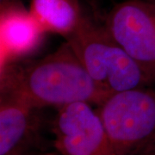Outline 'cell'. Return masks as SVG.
Here are the masks:
<instances>
[{"instance_id": "1", "label": "cell", "mask_w": 155, "mask_h": 155, "mask_svg": "<svg viewBox=\"0 0 155 155\" xmlns=\"http://www.w3.org/2000/svg\"><path fill=\"white\" fill-rule=\"evenodd\" d=\"M0 74L1 93L38 110L74 103L98 106L110 96L90 76L67 41L43 58L12 62Z\"/></svg>"}, {"instance_id": "2", "label": "cell", "mask_w": 155, "mask_h": 155, "mask_svg": "<svg viewBox=\"0 0 155 155\" xmlns=\"http://www.w3.org/2000/svg\"><path fill=\"white\" fill-rule=\"evenodd\" d=\"M66 41L96 83L110 94L155 84L117 43L104 24L87 16Z\"/></svg>"}, {"instance_id": "3", "label": "cell", "mask_w": 155, "mask_h": 155, "mask_svg": "<svg viewBox=\"0 0 155 155\" xmlns=\"http://www.w3.org/2000/svg\"><path fill=\"white\" fill-rule=\"evenodd\" d=\"M97 110L116 155L155 153V88L113 93Z\"/></svg>"}, {"instance_id": "4", "label": "cell", "mask_w": 155, "mask_h": 155, "mask_svg": "<svg viewBox=\"0 0 155 155\" xmlns=\"http://www.w3.org/2000/svg\"><path fill=\"white\" fill-rule=\"evenodd\" d=\"M104 26L155 83V6L145 0H125L107 14Z\"/></svg>"}, {"instance_id": "5", "label": "cell", "mask_w": 155, "mask_h": 155, "mask_svg": "<svg viewBox=\"0 0 155 155\" xmlns=\"http://www.w3.org/2000/svg\"><path fill=\"white\" fill-rule=\"evenodd\" d=\"M52 131L62 155H116L98 112L88 103L59 108Z\"/></svg>"}, {"instance_id": "6", "label": "cell", "mask_w": 155, "mask_h": 155, "mask_svg": "<svg viewBox=\"0 0 155 155\" xmlns=\"http://www.w3.org/2000/svg\"><path fill=\"white\" fill-rule=\"evenodd\" d=\"M46 34L22 4L0 7V70L35 51Z\"/></svg>"}, {"instance_id": "7", "label": "cell", "mask_w": 155, "mask_h": 155, "mask_svg": "<svg viewBox=\"0 0 155 155\" xmlns=\"http://www.w3.org/2000/svg\"><path fill=\"white\" fill-rule=\"evenodd\" d=\"M37 110L14 96L1 93L0 155L35 152L40 143Z\"/></svg>"}, {"instance_id": "8", "label": "cell", "mask_w": 155, "mask_h": 155, "mask_svg": "<svg viewBox=\"0 0 155 155\" xmlns=\"http://www.w3.org/2000/svg\"><path fill=\"white\" fill-rule=\"evenodd\" d=\"M28 11L46 33L65 39L87 17L80 0H30Z\"/></svg>"}, {"instance_id": "9", "label": "cell", "mask_w": 155, "mask_h": 155, "mask_svg": "<svg viewBox=\"0 0 155 155\" xmlns=\"http://www.w3.org/2000/svg\"><path fill=\"white\" fill-rule=\"evenodd\" d=\"M36 153H37L36 152H16L8 155H35Z\"/></svg>"}, {"instance_id": "10", "label": "cell", "mask_w": 155, "mask_h": 155, "mask_svg": "<svg viewBox=\"0 0 155 155\" xmlns=\"http://www.w3.org/2000/svg\"><path fill=\"white\" fill-rule=\"evenodd\" d=\"M84 2L88 3L89 5H91L94 10L97 9V0H84Z\"/></svg>"}, {"instance_id": "11", "label": "cell", "mask_w": 155, "mask_h": 155, "mask_svg": "<svg viewBox=\"0 0 155 155\" xmlns=\"http://www.w3.org/2000/svg\"><path fill=\"white\" fill-rule=\"evenodd\" d=\"M35 155H56L53 153H44V152H39Z\"/></svg>"}, {"instance_id": "12", "label": "cell", "mask_w": 155, "mask_h": 155, "mask_svg": "<svg viewBox=\"0 0 155 155\" xmlns=\"http://www.w3.org/2000/svg\"><path fill=\"white\" fill-rule=\"evenodd\" d=\"M145 1H147V2H148L150 4H152V5H153L155 6V0H145Z\"/></svg>"}, {"instance_id": "13", "label": "cell", "mask_w": 155, "mask_h": 155, "mask_svg": "<svg viewBox=\"0 0 155 155\" xmlns=\"http://www.w3.org/2000/svg\"><path fill=\"white\" fill-rule=\"evenodd\" d=\"M148 155H155V153H151V154H148Z\"/></svg>"}]
</instances>
